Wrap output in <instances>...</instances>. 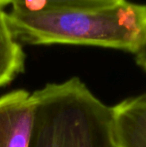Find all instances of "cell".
<instances>
[{"label":"cell","instance_id":"cell-1","mask_svg":"<svg viewBox=\"0 0 146 147\" xmlns=\"http://www.w3.org/2000/svg\"><path fill=\"white\" fill-rule=\"evenodd\" d=\"M16 40L27 44H71L133 54L146 38V5L126 0L111 6L7 13Z\"/></svg>","mask_w":146,"mask_h":147},{"label":"cell","instance_id":"cell-7","mask_svg":"<svg viewBox=\"0 0 146 147\" xmlns=\"http://www.w3.org/2000/svg\"><path fill=\"white\" fill-rule=\"evenodd\" d=\"M134 55L137 64L146 72V38L144 42H143L142 46L139 48V50Z\"/></svg>","mask_w":146,"mask_h":147},{"label":"cell","instance_id":"cell-5","mask_svg":"<svg viewBox=\"0 0 146 147\" xmlns=\"http://www.w3.org/2000/svg\"><path fill=\"white\" fill-rule=\"evenodd\" d=\"M25 54L8 23L7 13L0 7V87L23 72Z\"/></svg>","mask_w":146,"mask_h":147},{"label":"cell","instance_id":"cell-4","mask_svg":"<svg viewBox=\"0 0 146 147\" xmlns=\"http://www.w3.org/2000/svg\"><path fill=\"white\" fill-rule=\"evenodd\" d=\"M111 113L116 147H146V94L122 100Z\"/></svg>","mask_w":146,"mask_h":147},{"label":"cell","instance_id":"cell-2","mask_svg":"<svg viewBox=\"0 0 146 147\" xmlns=\"http://www.w3.org/2000/svg\"><path fill=\"white\" fill-rule=\"evenodd\" d=\"M34 117L28 147H116L111 107L78 77L32 93Z\"/></svg>","mask_w":146,"mask_h":147},{"label":"cell","instance_id":"cell-6","mask_svg":"<svg viewBox=\"0 0 146 147\" xmlns=\"http://www.w3.org/2000/svg\"><path fill=\"white\" fill-rule=\"evenodd\" d=\"M124 0H7L12 10L18 12H40L66 8H95L111 6Z\"/></svg>","mask_w":146,"mask_h":147},{"label":"cell","instance_id":"cell-8","mask_svg":"<svg viewBox=\"0 0 146 147\" xmlns=\"http://www.w3.org/2000/svg\"><path fill=\"white\" fill-rule=\"evenodd\" d=\"M6 5H8L7 0H0V7L3 8L4 6H6Z\"/></svg>","mask_w":146,"mask_h":147},{"label":"cell","instance_id":"cell-3","mask_svg":"<svg viewBox=\"0 0 146 147\" xmlns=\"http://www.w3.org/2000/svg\"><path fill=\"white\" fill-rule=\"evenodd\" d=\"M34 117L32 93L23 89L0 96V147H28Z\"/></svg>","mask_w":146,"mask_h":147}]
</instances>
